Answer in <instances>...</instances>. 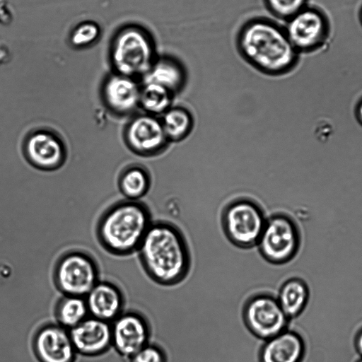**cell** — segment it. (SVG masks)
Returning <instances> with one entry per match:
<instances>
[{"mask_svg":"<svg viewBox=\"0 0 362 362\" xmlns=\"http://www.w3.org/2000/svg\"><path fill=\"white\" fill-rule=\"evenodd\" d=\"M309 297L307 284L300 278L293 277L281 284L276 299L286 315L291 320L303 312Z\"/></svg>","mask_w":362,"mask_h":362,"instance_id":"cell-19","label":"cell"},{"mask_svg":"<svg viewBox=\"0 0 362 362\" xmlns=\"http://www.w3.org/2000/svg\"><path fill=\"white\" fill-rule=\"evenodd\" d=\"M85 299L90 316L110 323L124 312L123 292L111 281L100 280Z\"/></svg>","mask_w":362,"mask_h":362,"instance_id":"cell-16","label":"cell"},{"mask_svg":"<svg viewBox=\"0 0 362 362\" xmlns=\"http://www.w3.org/2000/svg\"><path fill=\"white\" fill-rule=\"evenodd\" d=\"M237 46L248 64L267 75L288 74L300 61V54L291 44L284 26L266 18L246 22L238 34Z\"/></svg>","mask_w":362,"mask_h":362,"instance_id":"cell-1","label":"cell"},{"mask_svg":"<svg viewBox=\"0 0 362 362\" xmlns=\"http://www.w3.org/2000/svg\"><path fill=\"white\" fill-rule=\"evenodd\" d=\"M99 267L86 252L72 250L63 253L53 269L54 286L63 295L86 297L100 281Z\"/></svg>","mask_w":362,"mask_h":362,"instance_id":"cell-6","label":"cell"},{"mask_svg":"<svg viewBox=\"0 0 362 362\" xmlns=\"http://www.w3.org/2000/svg\"><path fill=\"white\" fill-rule=\"evenodd\" d=\"M139 108L144 112L158 117L172 106L173 93L153 83H140Z\"/></svg>","mask_w":362,"mask_h":362,"instance_id":"cell-23","label":"cell"},{"mask_svg":"<svg viewBox=\"0 0 362 362\" xmlns=\"http://www.w3.org/2000/svg\"><path fill=\"white\" fill-rule=\"evenodd\" d=\"M300 233L296 223L286 214L267 218L257 247L268 262L281 265L292 260L300 247Z\"/></svg>","mask_w":362,"mask_h":362,"instance_id":"cell-8","label":"cell"},{"mask_svg":"<svg viewBox=\"0 0 362 362\" xmlns=\"http://www.w3.org/2000/svg\"><path fill=\"white\" fill-rule=\"evenodd\" d=\"M32 346L40 362H74L77 354L69 329L57 323L41 325L33 335Z\"/></svg>","mask_w":362,"mask_h":362,"instance_id":"cell-14","label":"cell"},{"mask_svg":"<svg viewBox=\"0 0 362 362\" xmlns=\"http://www.w3.org/2000/svg\"><path fill=\"white\" fill-rule=\"evenodd\" d=\"M137 252L144 270L159 285L180 284L191 269L187 240L182 231L168 222H152Z\"/></svg>","mask_w":362,"mask_h":362,"instance_id":"cell-2","label":"cell"},{"mask_svg":"<svg viewBox=\"0 0 362 362\" xmlns=\"http://www.w3.org/2000/svg\"><path fill=\"white\" fill-rule=\"evenodd\" d=\"M130 362H168L165 350L156 344L148 343L129 358Z\"/></svg>","mask_w":362,"mask_h":362,"instance_id":"cell-25","label":"cell"},{"mask_svg":"<svg viewBox=\"0 0 362 362\" xmlns=\"http://www.w3.org/2000/svg\"><path fill=\"white\" fill-rule=\"evenodd\" d=\"M306 351L302 336L286 329L264 341L257 358L259 362H303Z\"/></svg>","mask_w":362,"mask_h":362,"instance_id":"cell-17","label":"cell"},{"mask_svg":"<svg viewBox=\"0 0 362 362\" xmlns=\"http://www.w3.org/2000/svg\"><path fill=\"white\" fill-rule=\"evenodd\" d=\"M356 362H362V358L360 357Z\"/></svg>","mask_w":362,"mask_h":362,"instance_id":"cell-30","label":"cell"},{"mask_svg":"<svg viewBox=\"0 0 362 362\" xmlns=\"http://www.w3.org/2000/svg\"><path fill=\"white\" fill-rule=\"evenodd\" d=\"M268 11L275 18L287 21L310 4V0H264Z\"/></svg>","mask_w":362,"mask_h":362,"instance_id":"cell-24","label":"cell"},{"mask_svg":"<svg viewBox=\"0 0 362 362\" xmlns=\"http://www.w3.org/2000/svg\"><path fill=\"white\" fill-rule=\"evenodd\" d=\"M140 83H153L162 86L173 94L185 86L186 72L182 64L175 57L163 54L158 56Z\"/></svg>","mask_w":362,"mask_h":362,"instance_id":"cell-18","label":"cell"},{"mask_svg":"<svg viewBox=\"0 0 362 362\" xmlns=\"http://www.w3.org/2000/svg\"><path fill=\"white\" fill-rule=\"evenodd\" d=\"M57 323L71 329L89 316L85 297L63 295L54 307Z\"/></svg>","mask_w":362,"mask_h":362,"instance_id":"cell-21","label":"cell"},{"mask_svg":"<svg viewBox=\"0 0 362 362\" xmlns=\"http://www.w3.org/2000/svg\"><path fill=\"white\" fill-rule=\"evenodd\" d=\"M358 19L360 25L362 27V1L358 7Z\"/></svg>","mask_w":362,"mask_h":362,"instance_id":"cell-29","label":"cell"},{"mask_svg":"<svg viewBox=\"0 0 362 362\" xmlns=\"http://www.w3.org/2000/svg\"><path fill=\"white\" fill-rule=\"evenodd\" d=\"M284 28L300 55L322 50L328 45L332 35V24L327 12L310 3L286 21Z\"/></svg>","mask_w":362,"mask_h":362,"instance_id":"cell-5","label":"cell"},{"mask_svg":"<svg viewBox=\"0 0 362 362\" xmlns=\"http://www.w3.org/2000/svg\"><path fill=\"white\" fill-rule=\"evenodd\" d=\"M99 30L93 23H83L73 32L71 42L78 47H83L92 43L98 36Z\"/></svg>","mask_w":362,"mask_h":362,"instance_id":"cell-26","label":"cell"},{"mask_svg":"<svg viewBox=\"0 0 362 362\" xmlns=\"http://www.w3.org/2000/svg\"><path fill=\"white\" fill-rule=\"evenodd\" d=\"M141 83L137 79L115 73L100 88V100L105 108L117 117H132L139 109Z\"/></svg>","mask_w":362,"mask_h":362,"instance_id":"cell-12","label":"cell"},{"mask_svg":"<svg viewBox=\"0 0 362 362\" xmlns=\"http://www.w3.org/2000/svg\"><path fill=\"white\" fill-rule=\"evenodd\" d=\"M77 354L98 356L112 347L111 323L88 316L69 330Z\"/></svg>","mask_w":362,"mask_h":362,"instance_id":"cell-15","label":"cell"},{"mask_svg":"<svg viewBox=\"0 0 362 362\" xmlns=\"http://www.w3.org/2000/svg\"><path fill=\"white\" fill-rule=\"evenodd\" d=\"M23 151L32 166L45 171L59 168L66 158L64 142L57 134L47 129L29 132L24 139Z\"/></svg>","mask_w":362,"mask_h":362,"instance_id":"cell-11","label":"cell"},{"mask_svg":"<svg viewBox=\"0 0 362 362\" xmlns=\"http://www.w3.org/2000/svg\"><path fill=\"white\" fill-rule=\"evenodd\" d=\"M160 118L169 141L183 140L190 134L194 125L191 112L181 106H171Z\"/></svg>","mask_w":362,"mask_h":362,"instance_id":"cell-22","label":"cell"},{"mask_svg":"<svg viewBox=\"0 0 362 362\" xmlns=\"http://www.w3.org/2000/svg\"><path fill=\"white\" fill-rule=\"evenodd\" d=\"M149 209L139 201H119L100 217L96 236L101 247L115 256L137 252L151 225Z\"/></svg>","mask_w":362,"mask_h":362,"instance_id":"cell-3","label":"cell"},{"mask_svg":"<svg viewBox=\"0 0 362 362\" xmlns=\"http://www.w3.org/2000/svg\"><path fill=\"white\" fill-rule=\"evenodd\" d=\"M243 320L249 332L263 341L288 329L290 320L276 297L267 293H257L245 301Z\"/></svg>","mask_w":362,"mask_h":362,"instance_id":"cell-9","label":"cell"},{"mask_svg":"<svg viewBox=\"0 0 362 362\" xmlns=\"http://www.w3.org/2000/svg\"><path fill=\"white\" fill-rule=\"evenodd\" d=\"M150 185L151 177L148 171L139 165L126 167L118 179L119 189L127 200L138 201L146 194Z\"/></svg>","mask_w":362,"mask_h":362,"instance_id":"cell-20","label":"cell"},{"mask_svg":"<svg viewBox=\"0 0 362 362\" xmlns=\"http://www.w3.org/2000/svg\"><path fill=\"white\" fill-rule=\"evenodd\" d=\"M157 57L154 40L139 26L122 29L113 42L112 63L116 74L140 81Z\"/></svg>","mask_w":362,"mask_h":362,"instance_id":"cell-4","label":"cell"},{"mask_svg":"<svg viewBox=\"0 0 362 362\" xmlns=\"http://www.w3.org/2000/svg\"><path fill=\"white\" fill-rule=\"evenodd\" d=\"M355 349L362 358V328L357 332L354 340Z\"/></svg>","mask_w":362,"mask_h":362,"instance_id":"cell-27","label":"cell"},{"mask_svg":"<svg viewBox=\"0 0 362 362\" xmlns=\"http://www.w3.org/2000/svg\"><path fill=\"white\" fill-rule=\"evenodd\" d=\"M266 221L262 209L254 202L245 199L232 202L222 215L226 238L233 245L242 249L257 246Z\"/></svg>","mask_w":362,"mask_h":362,"instance_id":"cell-7","label":"cell"},{"mask_svg":"<svg viewBox=\"0 0 362 362\" xmlns=\"http://www.w3.org/2000/svg\"><path fill=\"white\" fill-rule=\"evenodd\" d=\"M111 329L112 347L123 357L131 358L149 343V322L137 311H124L111 322Z\"/></svg>","mask_w":362,"mask_h":362,"instance_id":"cell-13","label":"cell"},{"mask_svg":"<svg viewBox=\"0 0 362 362\" xmlns=\"http://www.w3.org/2000/svg\"><path fill=\"white\" fill-rule=\"evenodd\" d=\"M356 117L358 122L362 125V98L358 101L356 107Z\"/></svg>","mask_w":362,"mask_h":362,"instance_id":"cell-28","label":"cell"},{"mask_svg":"<svg viewBox=\"0 0 362 362\" xmlns=\"http://www.w3.org/2000/svg\"><path fill=\"white\" fill-rule=\"evenodd\" d=\"M123 139L130 151L141 156L158 154L170 142L160 118L145 112L130 117L124 127Z\"/></svg>","mask_w":362,"mask_h":362,"instance_id":"cell-10","label":"cell"}]
</instances>
